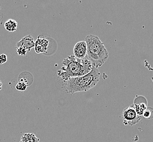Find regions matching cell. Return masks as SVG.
Listing matches in <instances>:
<instances>
[{
	"mask_svg": "<svg viewBox=\"0 0 153 142\" xmlns=\"http://www.w3.org/2000/svg\"><path fill=\"white\" fill-rule=\"evenodd\" d=\"M16 48V54H18L19 55L25 56L27 53V50L26 49H25L24 48L18 47V48Z\"/></svg>",
	"mask_w": 153,
	"mask_h": 142,
	"instance_id": "13",
	"label": "cell"
},
{
	"mask_svg": "<svg viewBox=\"0 0 153 142\" xmlns=\"http://www.w3.org/2000/svg\"><path fill=\"white\" fill-rule=\"evenodd\" d=\"M142 117L138 115L133 104L125 108L123 111V125L125 126H134L141 120Z\"/></svg>",
	"mask_w": 153,
	"mask_h": 142,
	"instance_id": "4",
	"label": "cell"
},
{
	"mask_svg": "<svg viewBox=\"0 0 153 142\" xmlns=\"http://www.w3.org/2000/svg\"><path fill=\"white\" fill-rule=\"evenodd\" d=\"M18 22L15 20L12 19L7 20L4 25L6 30L10 32H15L18 28Z\"/></svg>",
	"mask_w": 153,
	"mask_h": 142,
	"instance_id": "9",
	"label": "cell"
},
{
	"mask_svg": "<svg viewBox=\"0 0 153 142\" xmlns=\"http://www.w3.org/2000/svg\"><path fill=\"white\" fill-rule=\"evenodd\" d=\"M53 39L49 37H42V35L37 37V39L35 41L34 51L37 54H45L49 51L51 42Z\"/></svg>",
	"mask_w": 153,
	"mask_h": 142,
	"instance_id": "5",
	"label": "cell"
},
{
	"mask_svg": "<svg viewBox=\"0 0 153 142\" xmlns=\"http://www.w3.org/2000/svg\"><path fill=\"white\" fill-rule=\"evenodd\" d=\"M133 105L138 115L140 117H143L144 111L148 108L147 99L143 96H136Z\"/></svg>",
	"mask_w": 153,
	"mask_h": 142,
	"instance_id": "7",
	"label": "cell"
},
{
	"mask_svg": "<svg viewBox=\"0 0 153 142\" xmlns=\"http://www.w3.org/2000/svg\"><path fill=\"white\" fill-rule=\"evenodd\" d=\"M2 85H3V84L2 83V81L0 80V91L2 89Z\"/></svg>",
	"mask_w": 153,
	"mask_h": 142,
	"instance_id": "15",
	"label": "cell"
},
{
	"mask_svg": "<svg viewBox=\"0 0 153 142\" xmlns=\"http://www.w3.org/2000/svg\"><path fill=\"white\" fill-rule=\"evenodd\" d=\"M35 46V41L33 37L31 35H27L23 37L22 40L19 41L16 44V48L18 47H22L27 50L28 52H30L32 48Z\"/></svg>",
	"mask_w": 153,
	"mask_h": 142,
	"instance_id": "8",
	"label": "cell"
},
{
	"mask_svg": "<svg viewBox=\"0 0 153 142\" xmlns=\"http://www.w3.org/2000/svg\"><path fill=\"white\" fill-rule=\"evenodd\" d=\"M100 73L98 68L93 67L92 71L81 77L71 78L63 82V88L71 94L86 92L97 85L100 79Z\"/></svg>",
	"mask_w": 153,
	"mask_h": 142,
	"instance_id": "2",
	"label": "cell"
},
{
	"mask_svg": "<svg viewBox=\"0 0 153 142\" xmlns=\"http://www.w3.org/2000/svg\"><path fill=\"white\" fill-rule=\"evenodd\" d=\"M74 56L77 59H85L87 54V46L85 40L75 44L73 48Z\"/></svg>",
	"mask_w": 153,
	"mask_h": 142,
	"instance_id": "6",
	"label": "cell"
},
{
	"mask_svg": "<svg viewBox=\"0 0 153 142\" xmlns=\"http://www.w3.org/2000/svg\"><path fill=\"white\" fill-rule=\"evenodd\" d=\"M40 139L34 133H24L21 137L20 142H39Z\"/></svg>",
	"mask_w": 153,
	"mask_h": 142,
	"instance_id": "10",
	"label": "cell"
},
{
	"mask_svg": "<svg viewBox=\"0 0 153 142\" xmlns=\"http://www.w3.org/2000/svg\"><path fill=\"white\" fill-rule=\"evenodd\" d=\"M7 60H8L7 56L6 54H2L0 55V65H2L6 63Z\"/></svg>",
	"mask_w": 153,
	"mask_h": 142,
	"instance_id": "14",
	"label": "cell"
},
{
	"mask_svg": "<svg viewBox=\"0 0 153 142\" xmlns=\"http://www.w3.org/2000/svg\"><path fill=\"white\" fill-rule=\"evenodd\" d=\"M63 66L57 72V77L61 79L63 82L71 78L81 77L92 71L93 66L87 58L77 59L74 55H70L62 61Z\"/></svg>",
	"mask_w": 153,
	"mask_h": 142,
	"instance_id": "1",
	"label": "cell"
},
{
	"mask_svg": "<svg viewBox=\"0 0 153 142\" xmlns=\"http://www.w3.org/2000/svg\"><path fill=\"white\" fill-rule=\"evenodd\" d=\"M87 46L86 58L92 63L93 67L98 68L104 65L108 58V52L100 38L93 34L85 38Z\"/></svg>",
	"mask_w": 153,
	"mask_h": 142,
	"instance_id": "3",
	"label": "cell"
},
{
	"mask_svg": "<svg viewBox=\"0 0 153 142\" xmlns=\"http://www.w3.org/2000/svg\"><path fill=\"white\" fill-rule=\"evenodd\" d=\"M143 117L148 120L153 119V108L148 107L144 111Z\"/></svg>",
	"mask_w": 153,
	"mask_h": 142,
	"instance_id": "11",
	"label": "cell"
},
{
	"mask_svg": "<svg viewBox=\"0 0 153 142\" xmlns=\"http://www.w3.org/2000/svg\"><path fill=\"white\" fill-rule=\"evenodd\" d=\"M28 85L26 84L19 81L18 83L16 84V90L20 92H24L27 89Z\"/></svg>",
	"mask_w": 153,
	"mask_h": 142,
	"instance_id": "12",
	"label": "cell"
}]
</instances>
